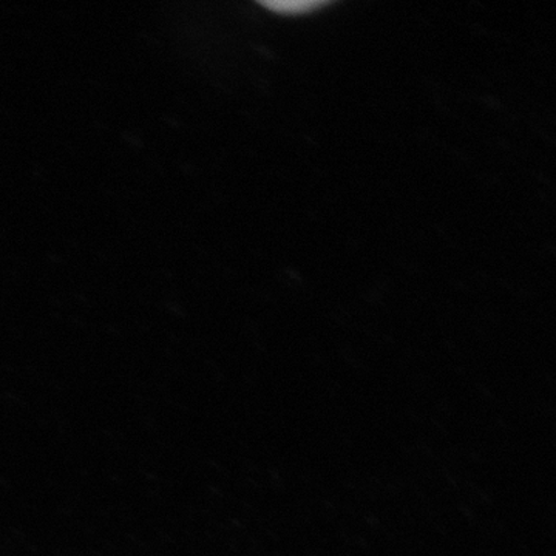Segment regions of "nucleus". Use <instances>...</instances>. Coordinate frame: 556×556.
<instances>
[{
	"mask_svg": "<svg viewBox=\"0 0 556 556\" xmlns=\"http://www.w3.org/2000/svg\"><path fill=\"white\" fill-rule=\"evenodd\" d=\"M269 9L276 10L277 13H305V11H311L313 9H317L321 3L318 2H287V3H265Z\"/></svg>",
	"mask_w": 556,
	"mask_h": 556,
	"instance_id": "nucleus-1",
	"label": "nucleus"
}]
</instances>
